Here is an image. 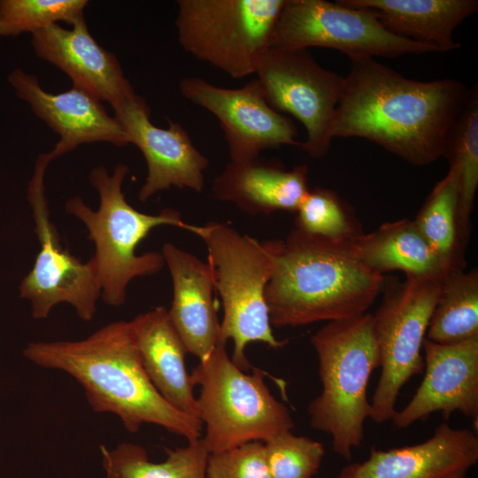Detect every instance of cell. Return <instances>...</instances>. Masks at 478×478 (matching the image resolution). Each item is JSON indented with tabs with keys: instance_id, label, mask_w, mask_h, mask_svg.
Returning <instances> with one entry per match:
<instances>
[{
	"instance_id": "6da1fadb",
	"label": "cell",
	"mask_w": 478,
	"mask_h": 478,
	"mask_svg": "<svg viewBox=\"0 0 478 478\" xmlns=\"http://www.w3.org/2000/svg\"><path fill=\"white\" fill-rule=\"evenodd\" d=\"M331 136L369 140L415 166L443 157L470 89L459 81L412 80L374 58L351 59Z\"/></svg>"
},
{
	"instance_id": "7a4b0ae2",
	"label": "cell",
	"mask_w": 478,
	"mask_h": 478,
	"mask_svg": "<svg viewBox=\"0 0 478 478\" xmlns=\"http://www.w3.org/2000/svg\"><path fill=\"white\" fill-rule=\"evenodd\" d=\"M23 355L72 376L94 412L117 415L129 433L154 424L188 442L202 437L201 420L175 409L151 383L129 321L108 323L81 340L30 342Z\"/></svg>"
},
{
	"instance_id": "3957f363",
	"label": "cell",
	"mask_w": 478,
	"mask_h": 478,
	"mask_svg": "<svg viewBox=\"0 0 478 478\" xmlns=\"http://www.w3.org/2000/svg\"><path fill=\"white\" fill-rule=\"evenodd\" d=\"M350 238L333 240L295 227L281 240L266 289L272 327L295 328L366 312L385 279L357 256Z\"/></svg>"
},
{
	"instance_id": "277c9868",
	"label": "cell",
	"mask_w": 478,
	"mask_h": 478,
	"mask_svg": "<svg viewBox=\"0 0 478 478\" xmlns=\"http://www.w3.org/2000/svg\"><path fill=\"white\" fill-rule=\"evenodd\" d=\"M129 173L120 163L109 173L104 166L94 167L89 174L91 185L98 192L97 210L89 207L81 197H74L65 204L66 212L78 219L93 242L95 262L101 299L111 306H120L127 299V287L135 278L158 274L165 266L158 251L138 254L139 243L159 226H172L190 233L195 225L185 222L178 211L163 209L157 214L143 213L127 201L122 191Z\"/></svg>"
},
{
	"instance_id": "5b68a950",
	"label": "cell",
	"mask_w": 478,
	"mask_h": 478,
	"mask_svg": "<svg viewBox=\"0 0 478 478\" xmlns=\"http://www.w3.org/2000/svg\"><path fill=\"white\" fill-rule=\"evenodd\" d=\"M322 389L307 408L310 425L331 436L336 454L351 460L370 413L367 386L380 367L372 313L328 321L312 336Z\"/></svg>"
},
{
	"instance_id": "8992f818",
	"label": "cell",
	"mask_w": 478,
	"mask_h": 478,
	"mask_svg": "<svg viewBox=\"0 0 478 478\" xmlns=\"http://www.w3.org/2000/svg\"><path fill=\"white\" fill-rule=\"evenodd\" d=\"M193 234L205 243L214 289L223 306L219 343L231 340L233 362L243 371L251 370L245 355L249 343L260 342L278 349L288 343L274 336L266 301L281 240L260 242L214 221L196 225Z\"/></svg>"
},
{
	"instance_id": "52a82bcc",
	"label": "cell",
	"mask_w": 478,
	"mask_h": 478,
	"mask_svg": "<svg viewBox=\"0 0 478 478\" xmlns=\"http://www.w3.org/2000/svg\"><path fill=\"white\" fill-rule=\"evenodd\" d=\"M226 346L219 343L190 374L193 385L200 388L197 402L209 453L264 443L294 427L289 408L266 384V373L240 369Z\"/></svg>"
},
{
	"instance_id": "ba28073f",
	"label": "cell",
	"mask_w": 478,
	"mask_h": 478,
	"mask_svg": "<svg viewBox=\"0 0 478 478\" xmlns=\"http://www.w3.org/2000/svg\"><path fill=\"white\" fill-rule=\"evenodd\" d=\"M285 0H179L181 48L240 79L255 74Z\"/></svg>"
},
{
	"instance_id": "9c48e42d",
	"label": "cell",
	"mask_w": 478,
	"mask_h": 478,
	"mask_svg": "<svg viewBox=\"0 0 478 478\" xmlns=\"http://www.w3.org/2000/svg\"><path fill=\"white\" fill-rule=\"evenodd\" d=\"M443 280L406 276L384 291L374 317L381 375L370 402V418H393L402 387L424 368L421 350Z\"/></svg>"
},
{
	"instance_id": "30bf717a",
	"label": "cell",
	"mask_w": 478,
	"mask_h": 478,
	"mask_svg": "<svg viewBox=\"0 0 478 478\" xmlns=\"http://www.w3.org/2000/svg\"><path fill=\"white\" fill-rule=\"evenodd\" d=\"M52 160L50 153L38 156L27 187V198L40 248L32 269L19 284V297L29 303L35 320H44L55 306L68 304L81 320L89 321L101 298L97 272L92 258L81 261L63 247L50 220L44 176Z\"/></svg>"
},
{
	"instance_id": "8fae6325",
	"label": "cell",
	"mask_w": 478,
	"mask_h": 478,
	"mask_svg": "<svg viewBox=\"0 0 478 478\" xmlns=\"http://www.w3.org/2000/svg\"><path fill=\"white\" fill-rule=\"evenodd\" d=\"M269 47L328 48L350 59L436 52L429 46L391 33L370 11L327 0H285Z\"/></svg>"
},
{
	"instance_id": "7c38bea8",
	"label": "cell",
	"mask_w": 478,
	"mask_h": 478,
	"mask_svg": "<svg viewBox=\"0 0 478 478\" xmlns=\"http://www.w3.org/2000/svg\"><path fill=\"white\" fill-rule=\"evenodd\" d=\"M268 104L297 119L306 131L302 149L325 156L344 77L322 67L308 50L269 47L255 73Z\"/></svg>"
},
{
	"instance_id": "4fadbf2b",
	"label": "cell",
	"mask_w": 478,
	"mask_h": 478,
	"mask_svg": "<svg viewBox=\"0 0 478 478\" xmlns=\"http://www.w3.org/2000/svg\"><path fill=\"white\" fill-rule=\"evenodd\" d=\"M179 90L219 120L232 162L253 159L266 149L301 146L294 122L268 104L256 79L230 89L199 77H184Z\"/></svg>"
},
{
	"instance_id": "5bb4252c",
	"label": "cell",
	"mask_w": 478,
	"mask_h": 478,
	"mask_svg": "<svg viewBox=\"0 0 478 478\" xmlns=\"http://www.w3.org/2000/svg\"><path fill=\"white\" fill-rule=\"evenodd\" d=\"M113 111L129 144L140 150L147 165V175L138 192L142 203L172 187L196 192L204 189L209 160L180 123L168 120V127H156L150 121L145 99L135 93L114 106Z\"/></svg>"
},
{
	"instance_id": "9a60e30c",
	"label": "cell",
	"mask_w": 478,
	"mask_h": 478,
	"mask_svg": "<svg viewBox=\"0 0 478 478\" xmlns=\"http://www.w3.org/2000/svg\"><path fill=\"white\" fill-rule=\"evenodd\" d=\"M425 374L412 398L391 420L397 428L425 420L434 412L444 419L459 412L478 422V336L441 344L423 342Z\"/></svg>"
},
{
	"instance_id": "2e32d148",
	"label": "cell",
	"mask_w": 478,
	"mask_h": 478,
	"mask_svg": "<svg viewBox=\"0 0 478 478\" xmlns=\"http://www.w3.org/2000/svg\"><path fill=\"white\" fill-rule=\"evenodd\" d=\"M8 81L16 96L59 135L49 152L53 160L84 143L104 142L120 147L129 144L115 117L108 114L101 101L85 91L73 86L58 94L47 92L35 74L19 68L8 75Z\"/></svg>"
},
{
	"instance_id": "e0dca14e",
	"label": "cell",
	"mask_w": 478,
	"mask_h": 478,
	"mask_svg": "<svg viewBox=\"0 0 478 478\" xmlns=\"http://www.w3.org/2000/svg\"><path fill=\"white\" fill-rule=\"evenodd\" d=\"M478 461V436L440 424L426 441L387 451L373 449L345 466L338 478H466Z\"/></svg>"
},
{
	"instance_id": "ac0fdd59",
	"label": "cell",
	"mask_w": 478,
	"mask_h": 478,
	"mask_svg": "<svg viewBox=\"0 0 478 478\" xmlns=\"http://www.w3.org/2000/svg\"><path fill=\"white\" fill-rule=\"evenodd\" d=\"M35 55L64 72L73 86L113 108L135 91L117 57L89 33L85 19L71 29L53 24L32 34Z\"/></svg>"
},
{
	"instance_id": "d6986e66",
	"label": "cell",
	"mask_w": 478,
	"mask_h": 478,
	"mask_svg": "<svg viewBox=\"0 0 478 478\" xmlns=\"http://www.w3.org/2000/svg\"><path fill=\"white\" fill-rule=\"evenodd\" d=\"M161 253L173 284L169 320L187 353L207 357L219 343L220 322L214 285L208 262L171 243Z\"/></svg>"
},
{
	"instance_id": "ffe728a7",
	"label": "cell",
	"mask_w": 478,
	"mask_h": 478,
	"mask_svg": "<svg viewBox=\"0 0 478 478\" xmlns=\"http://www.w3.org/2000/svg\"><path fill=\"white\" fill-rule=\"evenodd\" d=\"M305 165L286 170L280 163L259 156L230 161L213 180L214 197L234 204L249 215L278 211L297 212L309 191Z\"/></svg>"
},
{
	"instance_id": "44dd1931",
	"label": "cell",
	"mask_w": 478,
	"mask_h": 478,
	"mask_svg": "<svg viewBox=\"0 0 478 478\" xmlns=\"http://www.w3.org/2000/svg\"><path fill=\"white\" fill-rule=\"evenodd\" d=\"M143 368L158 393L178 411L199 420L186 350L163 306L129 321Z\"/></svg>"
},
{
	"instance_id": "7402d4cb",
	"label": "cell",
	"mask_w": 478,
	"mask_h": 478,
	"mask_svg": "<svg viewBox=\"0 0 478 478\" xmlns=\"http://www.w3.org/2000/svg\"><path fill=\"white\" fill-rule=\"evenodd\" d=\"M373 12L391 33L429 46L436 52L460 47L455 29L477 12L476 0H339Z\"/></svg>"
},
{
	"instance_id": "603a6c76",
	"label": "cell",
	"mask_w": 478,
	"mask_h": 478,
	"mask_svg": "<svg viewBox=\"0 0 478 478\" xmlns=\"http://www.w3.org/2000/svg\"><path fill=\"white\" fill-rule=\"evenodd\" d=\"M350 243L363 263L381 274L398 270L406 276L443 280L459 270L435 251L413 220L383 223L351 237Z\"/></svg>"
},
{
	"instance_id": "cb8c5ba5",
	"label": "cell",
	"mask_w": 478,
	"mask_h": 478,
	"mask_svg": "<svg viewBox=\"0 0 478 478\" xmlns=\"http://www.w3.org/2000/svg\"><path fill=\"white\" fill-rule=\"evenodd\" d=\"M100 449L106 478H206L209 451L203 436L186 446L166 449V458L160 463L151 462L146 450L136 443Z\"/></svg>"
},
{
	"instance_id": "d4e9b609",
	"label": "cell",
	"mask_w": 478,
	"mask_h": 478,
	"mask_svg": "<svg viewBox=\"0 0 478 478\" xmlns=\"http://www.w3.org/2000/svg\"><path fill=\"white\" fill-rule=\"evenodd\" d=\"M478 336V273L451 272L431 315L426 338L451 344Z\"/></svg>"
},
{
	"instance_id": "484cf974",
	"label": "cell",
	"mask_w": 478,
	"mask_h": 478,
	"mask_svg": "<svg viewBox=\"0 0 478 478\" xmlns=\"http://www.w3.org/2000/svg\"><path fill=\"white\" fill-rule=\"evenodd\" d=\"M443 157L458 174V230L460 241L466 242L478 187L477 86L470 89L469 96L451 129Z\"/></svg>"
},
{
	"instance_id": "4316f807",
	"label": "cell",
	"mask_w": 478,
	"mask_h": 478,
	"mask_svg": "<svg viewBox=\"0 0 478 478\" xmlns=\"http://www.w3.org/2000/svg\"><path fill=\"white\" fill-rule=\"evenodd\" d=\"M458 204V174L450 166L447 174L434 187L413 220L440 257L455 267L463 269Z\"/></svg>"
},
{
	"instance_id": "83f0119b",
	"label": "cell",
	"mask_w": 478,
	"mask_h": 478,
	"mask_svg": "<svg viewBox=\"0 0 478 478\" xmlns=\"http://www.w3.org/2000/svg\"><path fill=\"white\" fill-rule=\"evenodd\" d=\"M87 0H0V37L31 35L62 21L84 19Z\"/></svg>"
},
{
	"instance_id": "f1b7e54d",
	"label": "cell",
	"mask_w": 478,
	"mask_h": 478,
	"mask_svg": "<svg viewBox=\"0 0 478 478\" xmlns=\"http://www.w3.org/2000/svg\"><path fill=\"white\" fill-rule=\"evenodd\" d=\"M271 478H312L325 454L323 444L285 431L264 442Z\"/></svg>"
},
{
	"instance_id": "f546056e",
	"label": "cell",
	"mask_w": 478,
	"mask_h": 478,
	"mask_svg": "<svg viewBox=\"0 0 478 478\" xmlns=\"http://www.w3.org/2000/svg\"><path fill=\"white\" fill-rule=\"evenodd\" d=\"M296 212L295 227L308 234L333 240L361 234L357 231L343 203L325 188L309 189Z\"/></svg>"
},
{
	"instance_id": "4dcf8cb0",
	"label": "cell",
	"mask_w": 478,
	"mask_h": 478,
	"mask_svg": "<svg viewBox=\"0 0 478 478\" xmlns=\"http://www.w3.org/2000/svg\"><path fill=\"white\" fill-rule=\"evenodd\" d=\"M206 478H271L264 443L249 442L209 453Z\"/></svg>"
}]
</instances>
